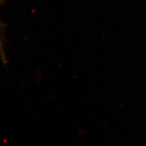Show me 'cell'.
I'll return each mask as SVG.
<instances>
[{"label": "cell", "mask_w": 146, "mask_h": 146, "mask_svg": "<svg viewBox=\"0 0 146 146\" xmlns=\"http://www.w3.org/2000/svg\"><path fill=\"white\" fill-rule=\"evenodd\" d=\"M3 1V0H0V5L1 4ZM4 49H3V43H2V40H1V35H0V55H1V57L2 58L3 60H5V54H4V52H3Z\"/></svg>", "instance_id": "obj_1"}]
</instances>
